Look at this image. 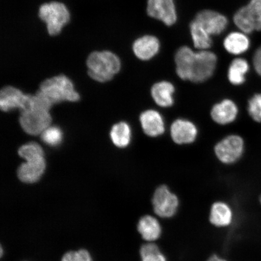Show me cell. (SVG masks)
Here are the masks:
<instances>
[{
  "label": "cell",
  "mask_w": 261,
  "mask_h": 261,
  "mask_svg": "<svg viewBox=\"0 0 261 261\" xmlns=\"http://www.w3.org/2000/svg\"><path fill=\"white\" fill-rule=\"evenodd\" d=\"M176 72L181 80L195 83H203L214 74L217 57L213 52H195L191 48H179L175 54Z\"/></svg>",
  "instance_id": "cell-1"
},
{
  "label": "cell",
  "mask_w": 261,
  "mask_h": 261,
  "mask_svg": "<svg viewBox=\"0 0 261 261\" xmlns=\"http://www.w3.org/2000/svg\"><path fill=\"white\" fill-rule=\"evenodd\" d=\"M87 65L91 78L99 83H106L119 72L121 62L112 51H95L88 57Z\"/></svg>",
  "instance_id": "cell-2"
},
{
  "label": "cell",
  "mask_w": 261,
  "mask_h": 261,
  "mask_svg": "<svg viewBox=\"0 0 261 261\" xmlns=\"http://www.w3.org/2000/svg\"><path fill=\"white\" fill-rule=\"evenodd\" d=\"M40 91L53 104L64 101L77 102L80 99V94L74 90L72 81L63 74L42 82Z\"/></svg>",
  "instance_id": "cell-3"
},
{
  "label": "cell",
  "mask_w": 261,
  "mask_h": 261,
  "mask_svg": "<svg viewBox=\"0 0 261 261\" xmlns=\"http://www.w3.org/2000/svg\"><path fill=\"white\" fill-rule=\"evenodd\" d=\"M38 15L46 25L48 34L52 37L60 34L70 19L66 6L58 2L42 4L39 8Z\"/></svg>",
  "instance_id": "cell-4"
},
{
  "label": "cell",
  "mask_w": 261,
  "mask_h": 261,
  "mask_svg": "<svg viewBox=\"0 0 261 261\" xmlns=\"http://www.w3.org/2000/svg\"><path fill=\"white\" fill-rule=\"evenodd\" d=\"M19 123L22 128L28 135L37 136L41 135L45 129L50 126L51 117L49 110L29 106L21 112Z\"/></svg>",
  "instance_id": "cell-5"
},
{
  "label": "cell",
  "mask_w": 261,
  "mask_h": 261,
  "mask_svg": "<svg viewBox=\"0 0 261 261\" xmlns=\"http://www.w3.org/2000/svg\"><path fill=\"white\" fill-rule=\"evenodd\" d=\"M233 20L245 34L261 31V0H251L249 4L237 11Z\"/></svg>",
  "instance_id": "cell-6"
},
{
  "label": "cell",
  "mask_w": 261,
  "mask_h": 261,
  "mask_svg": "<svg viewBox=\"0 0 261 261\" xmlns=\"http://www.w3.org/2000/svg\"><path fill=\"white\" fill-rule=\"evenodd\" d=\"M152 204L154 211L158 216L169 218L177 213L179 200L177 195L172 193L166 186L162 185L156 189Z\"/></svg>",
  "instance_id": "cell-7"
},
{
  "label": "cell",
  "mask_w": 261,
  "mask_h": 261,
  "mask_svg": "<svg viewBox=\"0 0 261 261\" xmlns=\"http://www.w3.org/2000/svg\"><path fill=\"white\" fill-rule=\"evenodd\" d=\"M243 151V140L237 135L226 137L215 147V154L225 164L237 162L242 155Z\"/></svg>",
  "instance_id": "cell-8"
},
{
  "label": "cell",
  "mask_w": 261,
  "mask_h": 261,
  "mask_svg": "<svg viewBox=\"0 0 261 261\" xmlns=\"http://www.w3.org/2000/svg\"><path fill=\"white\" fill-rule=\"evenodd\" d=\"M147 13L168 26L174 24L177 19L174 0H148Z\"/></svg>",
  "instance_id": "cell-9"
},
{
  "label": "cell",
  "mask_w": 261,
  "mask_h": 261,
  "mask_svg": "<svg viewBox=\"0 0 261 261\" xmlns=\"http://www.w3.org/2000/svg\"><path fill=\"white\" fill-rule=\"evenodd\" d=\"M30 96L13 87H6L0 94V107L3 112H8L14 109L24 111L27 109Z\"/></svg>",
  "instance_id": "cell-10"
},
{
  "label": "cell",
  "mask_w": 261,
  "mask_h": 261,
  "mask_svg": "<svg viewBox=\"0 0 261 261\" xmlns=\"http://www.w3.org/2000/svg\"><path fill=\"white\" fill-rule=\"evenodd\" d=\"M194 20L198 22L211 36L221 34L226 30L228 24L226 16L210 10L199 12Z\"/></svg>",
  "instance_id": "cell-11"
},
{
  "label": "cell",
  "mask_w": 261,
  "mask_h": 261,
  "mask_svg": "<svg viewBox=\"0 0 261 261\" xmlns=\"http://www.w3.org/2000/svg\"><path fill=\"white\" fill-rule=\"evenodd\" d=\"M198 130L194 124L188 120L178 119L173 122L171 128V138L177 144H188L194 142Z\"/></svg>",
  "instance_id": "cell-12"
},
{
  "label": "cell",
  "mask_w": 261,
  "mask_h": 261,
  "mask_svg": "<svg viewBox=\"0 0 261 261\" xmlns=\"http://www.w3.org/2000/svg\"><path fill=\"white\" fill-rule=\"evenodd\" d=\"M45 166L44 158L26 161L19 166L17 172L18 177L25 184H34L43 175Z\"/></svg>",
  "instance_id": "cell-13"
},
{
  "label": "cell",
  "mask_w": 261,
  "mask_h": 261,
  "mask_svg": "<svg viewBox=\"0 0 261 261\" xmlns=\"http://www.w3.org/2000/svg\"><path fill=\"white\" fill-rule=\"evenodd\" d=\"M160 49V42L158 38L151 35L143 36L134 42V54L140 60H151L158 54Z\"/></svg>",
  "instance_id": "cell-14"
},
{
  "label": "cell",
  "mask_w": 261,
  "mask_h": 261,
  "mask_svg": "<svg viewBox=\"0 0 261 261\" xmlns=\"http://www.w3.org/2000/svg\"><path fill=\"white\" fill-rule=\"evenodd\" d=\"M143 132L147 136L158 137L165 132V123L161 114L156 111L149 110L142 113L140 117Z\"/></svg>",
  "instance_id": "cell-15"
},
{
  "label": "cell",
  "mask_w": 261,
  "mask_h": 261,
  "mask_svg": "<svg viewBox=\"0 0 261 261\" xmlns=\"http://www.w3.org/2000/svg\"><path fill=\"white\" fill-rule=\"evenodd\" d=\"M238 110L232 100L225 99L212 108L211 116L215 122L226 125L236 119Z\"/></svg>",
  "instance_id": "cell-16"
},
{
  "label": "cell",
  "mask_w": 261,
  "mask_h": 261,
  "mask_svg": "<svg viewBox=\"0 0 261 261\" xmlns=\"http://www.w3.org/2000/svg\"><path fill=\"white\" fill-rule=\"evenodd\" d=\"M174 92V86L167 81L159 82L155 84L151 89L153 99L158 106L162 107H169L173 105V94Z\"/></svg>",
  "instance_id": "cell-17"
},
{
  "label": "cell",
  "mask_w": 261,
  "mask_h": 261,
  "mask_svg": "<svg viewBox=\"0 0 261 261\" xmlns=\"http://www.w3.org/2000/svg\"><path fill=\"white\" fill-rule=\"evenodd\" d=\"M139 232L145 241L153 242L161 236L162 227L159 221L151 215L140 218L138 225Z\"/></svg>",
  "instance_id": "cell-18"
},
{
  "label": "cell",
  "mask_w": 261,
  "mask_h": 261,
  "mask_svg": "<svg viewBox=\"0 0 261 261\" xmlns=\"http://www.w3.org/2000/svg\"><path fill=\"white\" fill-rule=\"evenodd\" d=\"M233 219V212L229 205L224 202H216L212 205L210 220L215 226H229Z\"/></svg>",
  "instance_id": "cell-19"
},
{
  "label": "cell",
  "mask_w": 261,
  "mask_h": 261,
  "mask_svg": "<svg viewBox=\"0 0 261 261\" xmlns=\"http://www.w3.org/2000/svg\"><path fill=\"white\" fill-rule=\"evenodd\" d=\"M224 46L228 53L240 55L249 49L250 41L243 33L232 32L225 38Z\"/></svg>",
  "instance_id": "cell-20"
},
{
  "label": "cell",
  "mask_w": 261,
  "mask_h": 261,
  "mask_svg": "<svg viewBox=\"0 0 261 261\" xmlns=\"http://www.w3.org/2000/svg\"><path fill=\"white\" fill-rule=\"evenodd\" d=\"M249 69L247 61L242 58L234 60L230 65L228 70V78L230 83L238 86L245 81V75Z\"/></svg>",
  "instance_id": "cell-21"
},
{
  "label": "cell",
  "mask_w": 261,
  "mask_h": 261,
  "mask_svg": "<svg viewBox=\"0 0 261 261\" xmlns=\"http://www.w3.org/2000/svg\"><path fill=\"white\" fill-rule=\"evenodd\" d=\"M110 136L114 145L119 148H125L129 144L132 130L128 123L120 122L113 126Z\"/></svg>",
  "instance_id": "cell-22"
},
{
  "label": "cell",
  "mask_w": 261,
  "mask_h": 261,
  "mask_svg": "<svg viewBox=\"0 0 261 261\" xmlns=\"http://www.w3.org/2000/svg\"><path fill=\"white\" fill-rule=\"evenodd\" d=\"M190 31L195 47L202 50H207L212 46L211 35L195 20L190 24Z\"/></svg>",
  "instance_id": "cell-23"
},
{
  "label": "cell",
  "mask_w": 261,
  "mask_h": 261,
  "mask_svg": "<svg viewBox=\"0 0 261 261\" xmlns=\"http://www.w3.org/2000/svg\"><path fill=\"white\" fill-rule=\"evenodd\" d=\"M140 253L142 261H167L158 245L151 242L143 245Z\"/></svg>",
  "instance_id": "cell-24"
},
{
  "label": "cell",
  "mask_w": 261,
  "mask_h": 261,
  "mask_svg": "<svg viewBox=\"0 0 261 261\" xmlns=\"http://www.w3.org/2000/svg\"><path fill=\"white\" fill-rule=\"evenodd\" d=\"M18 154L25 161L44 158L42 147L35 142L28 143L21 146L18 150Z\"/></svg>",
  "instance_id": "cell-25"
},
{
  "label": "cell",
  "mask_w": 261,
  "mask_h": 261,
  "mask_svg": "<svg viewBox=\"0 0 261 261\" xmlns=\"http://www.w3.org/2000/svg\"><path fill=\"white\" fill-rule=\"evenodd\" d=\"M41 138L45 144L57 146L63 141V133L59 127L50 126L42 133Z\"/></svg>",
  "instance_id": "cell-26"
},
{
  "label": "cell",
  "mask_w": 261,
  "mask_h": 261,
  "mask_svg": "<svg viewBox=\"0 0 261 261\" xmlns=\"http://www.w3.org/2000/svg\"><path fill=\"white\" fill-rule=\"evenodd\" d=\"M248 111L250 116L257 122H261V94H255L249 101Z\"/></svg>",
  "instance_id": "cell-27"
},
{
  "label": "cell",
  "mask_w": 261,
  "mask_h": 261,
  "mask_svg": "<svg viewBox=\"0 0 261 261\" xmlns=\"http://www.w3.org/2000/svg\"><path fill=\"white\" fill-rule=\"evenodd\" d=\"M62 261H92L90 254L86 250L70 252L64 254Z\"/></svg>",
  "instance_id": "cell-28"
},
{
  "label": "cell",
  "mask_w": 261,
  "mask_h": 261,
  "mask_svg": "<svg viewBox=\"0 0 261 261\" xmlns=\"http://www.w3.org/2000/svg\"><path fill=\"white\" fill-rule=\"evenodd\" d=\"M253 64L257 73L261 76V47L257 49L254 54Z\"/></svg>",
  "instance_id": "cell-29"
},
{
  "label": "cell",
  "mask_w": 261,
  "mask_h": 261,
  "mask_svg": "<svg viewBox=\"0 0 261 261\" xmlns=\"http://www.w3.org/2000/svg\"><path fill=\"white\" fill-rule=\"evenodd\" d=\"M207 261H227L226 259L223 258H221V257L216 255V254H214V255L211 256L210 258H208Z\"/></svg>",
  "instance_id": "cell-30"
},
{
  "label": "cell",
  "mask_w": 261,
  "mask_h": 261,
  "mask_svg": "<svg viewBox=\"0 0 261 261\" xmlns=\"http://www.w3.org/2000/svg\"><path fill=\"white\" fill-rule=\"evenodd\" d=\"M259 201H260V203L261 204V195H260V197L259 198Z\"/></svg>",
  "instance_id": "cell-31"
}]
</instances>
